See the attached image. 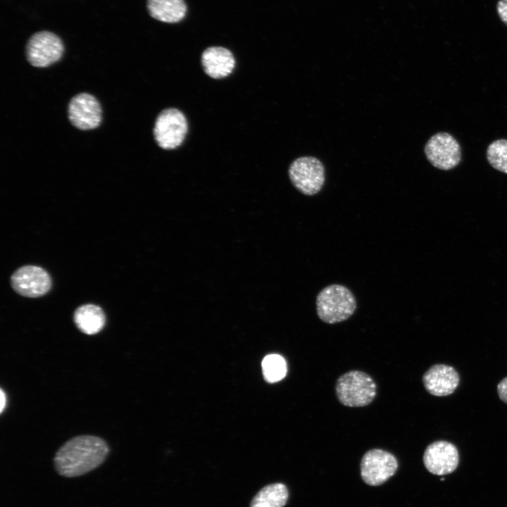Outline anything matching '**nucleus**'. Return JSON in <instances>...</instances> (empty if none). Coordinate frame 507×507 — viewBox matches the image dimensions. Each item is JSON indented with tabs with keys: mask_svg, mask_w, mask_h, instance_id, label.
I'll return each mask as SVG.
<instances>
[{
	"mask_svg": "<svg viewBox=\"0 0 507 507\" xmlns=\"http://www.w3.org/2000/svg\"><path fill=\"white\" fill-rule=\"evenodd\" d=\"M109 452L106 442L93 435H80L65 442L56 451L54 465L61 476L75 477L99 467Z\"/></svg>",
	"mask_w": 507,
	"mask_h": 507,
	"instance_id": "obj_1",
	"label": "nucleus"
},
{
	"mask_svg": "<svg viewBox=\"0 0 507 507\" xmlns=\"http://www.w3.org/2000/svg\"><path fill=\"white\" fill-rule=\"evenodd\" d=\"M315 304L318 318L327 324H335L347 320L357 307L352 292L339 284L324 287L317 295Z\"/></svg>",
	"mask_w": 507,
	"mask_h": 507,
	"instance_id": "obj_2",
	"label": "nucleus"
},
{
	"mask_svg": "<svg viewBox=\"0 0 507 507\" xmlns=\"http://www.w3.org/2000/svg\"><path fill=\"white\" fill-rule=\"evenodd\" d=\"M335 392L342 405L363 407L374 400L377 386L368 374L360 370H350L338 377Z\"/></svg>",
	"mask_w": 507,
	"mask_h": 507,
	"instance_id": "obj_3",
	"label": "nucleus"
},
{
	"mask_svg": "<svg viewBox=\"0 0 507 507\" xmlns=\"http://www.w3.org/2000/svg\"><path fill=\"white\" fill-rule=\"evenodd\" d=\"M288 175L293 186L306 196L318 194L325 180L323 164L313 156H302L295 159L289 167Z\"/></svg>",
	"mask_w": 507,
	"mask_h": 507,
	"instance_id": "obj_4",
	"label": "nucleus"
},
{
	"mask_svg": "<svg viewBox=\"0 0 507 507\" xmlns=\"http://www.w3.org/2000/svg\"><path fill=\"white\" fill-rule=\"evenodd\" d=\"M187 130V121L184 113L177 108H168L158 114L153 133L161 148L171 150L182 144Z\"/></svg>",
	"mask_w": 507,
	"mask_h": 507,
	"instance_id": "obj_5",
	"label": "nucleus"
},
{
	"mask_svg": "<svg viewBox=\"0 0 507 507\" xmlns=\"http://www.w3.org/2000/svg\"><path fill=\"white\" fill-rule=\"evenodd\" d=\"M63 52L62 39L56 34L46 30L32 35L25 46L28 63L37 68H45L58 62Z\"/></svg>",
	"mask_w": 507,
	"mask_h": 507,
	"instance_id": "obj_6",
	"label": "nucleus"
},
{
	"mask_svg": "<svg viewBox=\"0 0 507 507\" xmlns=\"http://www.w3.org/2000/svg\"><path fill=\"white\" fill-rule=\"evenodd\" d=\"M424 152L427 161L442 170L456 168L462 158L460 144L453 135L446 132L433 134L426 142Z\"/></svg>",
	"mask_w": 507,
	"mask_h": 507,
	"instance_id": "obj_7",
	"label": "nucleus"
},
{
	"mask_svg": "<svg viewBox=\"0 0 507 507\" xmlns=\"http://www.w3.org/2000/svg\"><path fill=\"white\" fill-rule=\"evenodd\" d=\"M361 475L368 485L377 486L393 476L398 468L396 457L380 449L368 451L361 461Z\"/></svg>",
	"mask_w": 507,
	"mask_h": 507,
	"instance_id": "obj_8",
	"label": "nucleus"
},
{
	"mask_svg": "<svg viewBox=\"0 0 507 507\" xmlns=\"http://www.w3.org/2000/svg\"><path fill=\"white\" fill-rule=\"evenodd\" d=\"M11 286L18 294L37 298L46 294L51 289V279L42 268L25 265L17 269L11 277Z\"/></svg>",
	"mask_w": 507,
	"mask_h": 507,
	"instance_id": "obj_9",
	"label": "nucleus"
},
{
	"mask_svg": "<svg viewBox=\"0 0 507 507\" xmlns=\"http://www.w3.org/2000/svg\"><path fill=\"white\" fill-rule=\"evenodd\" d=\"M68 118L71 124L81 130L98 127L101 123V107L96 97L88 93L74 96L68 104Z\"/></svg>",
	"mask_w": 507,
	"mask_h": 507,
	"instance_id": "obj_10",
	"label": "nucleus"
},
{
	"mask_svg": "<svg viewBox=\"0 0 507 507\" xmlns=\"http://www.w3.org/2000/svg\"><path fill=\"white\" fill-rule=\"evenodd\" d=\"M458 462L459 455L456 446L444 440L429 444L423 454V463L426 469L437 475L453 472Z\"/></svg>",
	"mask_w": 507,
	"mask_h": 507,
	"instance_id": "obj_11",
	"label": "nucleus"
},
{
	"mask_svg": "<svg viewBox=\"0 0 507 507\" xmlns=\"http://www.w3.org/2000/svg\"><path fill=\"white\" fill-rule=\"evenodd\" d=\"M423 385L430 394L445 396L453 394L458 387L460 376L456 369L445 364H435L423 375Z\"/></svg>",
	"mask_w": 507,
	"mask_h": 507,
	"instance_id": "obj_12",
	"label": "nucleus"
},
{
	"mask_svg": "<svg viewBox=\"0 0 507 507\" xmlns=\"http://www.w3.org/2000/svg\"><path fill=\"white\" fill-rule=\"evenodd\" d=\"M201 64L207 75L214 79H221L232 72L235 59L229 49L221 46H211L203 52Z\"/></svg>",
	"mask_w": 507,
	"mask_h": 507,
	"instance_id": "obj_13",
	"label": "nucleus"
},
{
	"mask_svg": "<svg viewBox=\"0 0 507 507\" xmlns=\"http://www.w3.org/2000/svg\"><path fill=\"white\" fill-rule=\"evenodd\" d=\"M73 320L80 332L92 335L99 333L104 328L106 316L100 306L89 303L76 308Z\"/></svg>",
	"mask_w": 507,
	"mask_h": 507,
	"instance_id": "obj_14",
	"label": "nucleus"
},
{
	"mask_svg": "<svg viewBox=\"0 0 507 507\" xmlns=\"http://www.w3.org/2000/svg\"><path fill=\"white\" fill-rule=\"evenodd\" d=\"M146 8L153 18L169 23L180 21L187 11L184 0H147Z\"/></svg>",
	"mask_w": 507,
	"mask_h": 507,
	"instance_id": "obj_15",
	"label": "nucleus"
},
{
	"mask_svg": "<svg viewBox=\"0 0 507 507\" xmlns=\"http://www.w3.org/2000/svg\"><path fill=\"white\" fill-rule=\"evenodd\" d=\"M287 487L282 483L268 484L253 498L250 507H283L288 499Z\"/></svg>",
	"mask_w": 507,
	"mask_h": 507,
	"instance_id": "obj_16",
	"label": "nucleus"
},
{
	"mask_svg": "<svg viewBox=\"0 0 507 507\" xmlns=\"http://www.w3.org/2000/svg\"><path fill=\"white\" fill-rule=\"evenodd\" d=\"M486 157L493 168L507 174V139L493 141L487 149Z\"/></svg>",
	"mask_w": 507,
	"mask_h": 507,
	"instance_id": "obj_17",
	"label": "nucleus"
},
{
	"mask_svg": "<svg viewBox=\"0 0 507 507\" xmlns=\"http://www.w3.org/2000/svg\"><path fill=\"white\" fill-rule=\"evenodd\" d=\"M262 369L265 380L270 382L281 380L287 371L285 360L278 354L266 356L262 361Z\"/></svg>",
	"mask_w": 507,
	"mask_h": 507,
	"instance_id": "obj_18",
	"label": "nucleus"
},
{
	"mask_svg": "<svg viewBox=\"0 0 507 507\" xmlns=\"http://www.w3.org/2000/svg\"><path fill=\"white\" fill-rule=\"evenodd\" d=\"M496 11L500 19L507 25V0H499L496 5Z\"/></svg>",
	"mask_w": 507,
	"mask_h": 507,
	"instance_id": "obj_19",
	"label": "nucleus"
},
{
	"mask_svg": "<svg viewBox=\"0 0 507 507\" xmlns=\"http://www.w3.org/2000/svg\"><path fill=\"white\" fill-rule=\"evenodd\" d=\"M499 399L507 404V377L502 379L497 385Z\"/></svg>",
	"mask_w": 507,
	"mask_h": 507,
	"instance_id": "obj_20",
	"label": "nucleus"
},
{
	"mask_svg": "<svg viewBox=\"0 0 507 507\" xmlns=\"http://www.w3.org/2000/svg\"><path fill=\"white\" fill-rule=\"evenodd\" d=\"M0 396H1L0 411H1V413H2V412L4 411V409L5 408V406H6V394L2 389H1Z\"/></svg>",
	"mask_w": 507,
	"mask_h": 507,
	"instance_id": "obj_21",
	"label": "nucleus"
}]
</instances>
